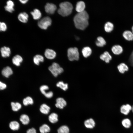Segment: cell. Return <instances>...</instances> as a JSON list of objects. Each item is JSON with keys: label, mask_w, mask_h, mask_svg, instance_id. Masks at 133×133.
Here are the masks:
<instances>
[{"label": "cell", "mask_w": 133, "mask_h": 133, "mask_svg": "<svg viewBox=\"0 0 133 133\" xmlns=\"http://www.w3.org/2000/svg\"><path fill=\"white\" fill-rule=\"evenodd\" d=\"M49 70L55 77H57L64 71L63 68L57 63H53L48 68Z\"/></svg>", "instance_id": "4"}, {"label": "cell", "mask_w": 133, "mask_h": 133, "mask_svg": "<svg viewBox=\"0 0 133 133\" xmlns=\"http://www.w3.org/2000/svg\"><path fill=\"white\" fill-rule=\"evenodd\" d=\"M85 8V4L84 2L82 1L78 2L76 4V10L78 13L84 11Z\"/></svg>", "instance_id": "13"}, {"label": "cell", "mask_w": 133, "mask_h": 133, "mask_svg": "<svg viewBox=\"0 0 133 133\" xmlns=\"http://www.w3.org/2000/svg\"><path fill=\"white\" fill-rule=\"evenodd\" d=\"M56 103L55 104L56 107L60 109H63L66 105V102L65 100L62 98H58L56 100Z\"/></svg>", "instance_id": "9"}, {"label": "cell", "mask_w": 133, "mask_h": 133, "mask_svg": "<svg viewBox=\"0 0 133 133\" xmlns=\"http://www.w3.org/2000/svg\"><path fill=\"white\" fill-rule=\"evenodd\" d=\"M104 28L105 31L106 32H109L113 30L114 28V25L111 22H108L105 24Z\"/></svg>", "instance_id": "32"}, {"label": "cell", "mask_w": 133, "mask_h": 133, "mask_svg": "<svg viewBox=\"0 0 133 133\" xmlns=\"http://www.w3.org/2000/svg\"><path fill=\"white\" fill-rule=\"evenodd\" d=\"M44 55L45 57L47 59H52L55 57L56 53L52 50L47 49L45 51Z\"/></svg>", "instance_id": "8"}, {"label": "cell", "mask_w": 133, "mask_h": 133, "mask_svg": "<svg viewBox=\"0 0 133 133\" xmlns=\"http://www.w3.org/2000/svg\"><path fill=\"white\" fill-rule=\"evenodd\" d=\"M33 19L34 20L39 19L41 17V13L40 11L37 9H34L31 12Z\"/></svg>", "instance_id": "19"}, {"label": "cell", "mask_w": 133, "mask_h": 133, "mask_svg": "<svg viewBox=\"0 0 133 133\" xmlns=\"http://www.w3.org/2000/svg\"><path fill=\"white\" fill-rule=\"evenodd\" d=\"M14 2L12 0H9L7 1V5L5 6L4 8L6 11L12 13L14 10Z\"/></svg>", "instance_id": "18"}, {"label": "cell", "mask_w": 133, "mask_h": 133, "mask_svg": "<svg viewBox=\"0 0 133 133\" xmlns=\"http://www.w3.org/2000/svg\"><path fill=\"white\" fill-rule=\"evenodd\" d=\"M10 128L13 130H18L19 127V125L18 122L16 121L11 122L9 124Z\"/></svg>", "instance_id": "27"}, {"label": "cell", "mask_w": 133, "mask_h": 133, "mask_svg": "<svg viewBox=\"0 0 133 133\" xmlns=\"http://www.w3.org/2000/svg\"><path fill=\"white\" fill-rule=\"evenodd\" d=\"M122 123L123 126L126 128H129L131 125L130 120L127 118L124 119L123 120Z\"/></svg>", "instance_id": "36"}, {"label": "cell", "mask_w": 133, "mask_h": 133, "mask_svg": "<svg viewBox=\"0 0 133 133\" xmlns=\"http://www.w3.org/2000/svg\"><path fill=\"white\" fill-rule=\"evenodd\" d=\"M56 86L64 91L66 90L68 88V84L65 83L62 81H60L57 83L56 84Z\"/></svg>", "instance_id": "31"}, {"label": "cell", "mask_w": 133, "mask_h": 133, "mask_svg": "<svg viewBox=\"0 0 133 133\" xmlns=\"http://www.w3.org/2000/svg\"><path fill=\"white\" fill-rule=\"evenodd\" d=\"M20 120L22 124L24 125L28 124L30 121L29 116L25 114H23L20 116Z\"/></svg>", "instance_id": "26"}, {"label": "cell", "mask_w": 133, "mask_h": 133, "mask_svg": "<svg viewBox=\"0 0 133 133\" xmlns=\"http://www.w3.org/2000/svg\"><path fill=\"white\" fill-rule=\"evenodd\" d=\"M117 68L119 72L121 73H124L125 71L128 70V66L124 63L120 64L117 66Z\"/></svg>", "instance_id": "29"}, {"label": "cell", "mask_w": 133, "mask_h": 133, "mask_svg": "<svg viewBox=\"0 0 133 133\" xmlns=\"http://www.w3.org/2000/svg\"><path fill=\"white\" fill-rule=\"evenodd\" d=\"M88 15L85 11L77 13L74 18V21L76 28L81 30L85 29L88 25Z\"/></svg>", "instance_id": "1"}, {"label": "cell", "mask_w": 133, "mask_h": 133, "mask_svg": "<svg viewBox=\"0 0 133 133\" xmlns=\"http://www.w3.org/2000/svg\"><path fill=\"white\" fill-rule=\"evenodd\" d=\"M123 35L126 40L130 41L133 40V33L132 32L126 30L123 33Z\"/></svg>", "instance_id": "23"}, {"label": "cell", "mask_w": 133, "mask_h": 133, "mask_svg": "<svg viewBox=\"0 0 133 133\" xmlns=\"http://www.w3.org/2000/svg\"><path fill=\"white\" fill-rule=\"evenodd\" d=\"M132 107L129 104L123 105L121 107L120 112L124 115H127L129 113L130 111L132 110Z\"/></svg>", "instance_id": "11"}, {"label": "cell", "mask_w": 133, "mask_h": 133, "mask_svg": "<svg viewBox=\"0 0 133 133\" xmlns=\"http://www.w3.org/2000/svg\"><path fill=\"white\" fill-rule=\"evenodd\" d=\"M132 112H133V106L132 107Z\"/></svg>", "instance_id": "43"}, {"label": "cell", "mask_w": 133, "mask_h": 133, "mask_svg": "<svg viewBox=\"0 0 133 133\" xmlns=\"http://www.w3.org/2000/svg\"><path fill=\"white\" fill-rule=\"evenodd\" d=\"M50 107L45 104H43L41 105L40 107V111L42 113L47 114L50 112Z\"/></svg>", "instance_id": "24"}, {"label": "cell", "mask_w": 133, "mask_h": 133, "mask_svg": "<svg viewBox=\"0 0 133 133\" xmlns=\"http://www.w3.org/2000/svg\"><path fill=\"white\" fill-rule=\"evenodd\" d=\"M39 130L41 133H47L50 132V129L47 125L45 124L40 127Z\"/></svg>", "instance_id": "30"}, {"label": "cell", "mask_w": 133, "mask_h": 133, "mask_svg": "<svg viewBox=\"0 0 133 133\" xmlns=\"http://www.w3.org/2000/svg\"><path fill=\"white\" fill-rule=\"evenodd\" d=\"M33 60L34 63L35 65H38L40 62H43L44 61V58L42 55L37 54L34 56Z\"/></svg>", "instance_id": "22"}, {"label": "cell", "mask_w": 133, "mask_h": 133, "mask_svg": "<svg viewBox=\"0 0 133 133\" xmlns=\"http://www.w3.org/2000/svg\"><path fill=\"white\" fill-rule=\"evenodd\" d=\"M1 55L4 57H8L11 53V51L9 47L4 46L2 47L0 50Z\"/></svg>", "instance_id": "12"}, {"label": "cell", "mask_w": 133, "mask_h": 133, "mask_svg": "<svg viewBox=\"0 0 133 133\" xmlns=\"http://www.w3.org/2000/svg\"><path fill=\"white\" fill-rule=\"evenodd\" d=\"M23 102L24 105L27 106L29 104H32L33 102L32 98L28 96L23 99Z\"/></svg>", "instance_id": "35"}, {"label": "cell", "mask_w": 133, "mask_h": 133, "mask_svg": "<svg viewBox=\"0 0 133 133\" xmlns=\"http://www.w3.org/2000/svg\"><path fill=\"white\" fill-rule=\"evenodd\" d=\"M13 73L11 68L9 66L4 68L2 71V74L4 76L8 78Z\"/></svg>", "instance_id": "17"}, {"label": "cell", "mask_w": 133, "mask_h": 133, "mask_svg": "<svg viewBox=\"0 0 133 133\" xmlns=\"http://www.w3.org/2000/svg\"><path fill=\"white\" fill-rule=\"evenodd\" d=\"M132 32L133 33V26L132 27Z\"/></svg>", "instance_id": "42"}, {"label": "cell", "mask_w": 133, "mask_h": 133, "mask_svg": "<svg viewBox=\"0 0 133 133\" xmlns=\"http://www.w3.org/2000/svg\"><path fill=\"white\" fill-rule=\"evenodd\" d=\"M111 50L112 52L115 54H119L121 53L123 50L122 47L119 45L113 46Z\"/></svg>", "instance_id": "20"}, {"label": "cell", "mask_w": 133, "mask_h": 133, "mask_svg": "<svg viewBox=\"0 0 133 133\" xmlns=\"http://www.w3.org/2000/svg\"><path fill=\"white\" fill-rule=\"evenodd\" d=\"M58 115L55 113H51L49 116V119L51 123H54L57 122L58 120Z\"/></svg>", "instance_id": "25"}, {"label": "cell", "mask_w": 133, "mask_h": 133, "mask_svg": "<svg viewBox=\"0 0 133 133\" xmlns=\"http://www.w3.org/2000/svg\"><path fill=\"white\" fill-rule=\"evenodd\" d=\"M106 44V41L102 37L99 36L97 37V40L96 42V44L97 46L102 47Z\"/></svg>", "instance_id": "28"}, {"label": "cell", "mask_w": 133, "mask_h": 133, "mask_svg": "<svg viewBox=\"0 0 133 133\" xmlns=\"http://www.w3.org/2000/svg\"><path fill=\"white\" fill-rule=\"evenodd\" d=\"M28 15L26 13H20L18 15V18L20 22L23 23H26L28 20Z\"/></svg>", "instance_id": "14"}, {"label": "cell", "mask_w": 133, "mask_h": 133, "mask_svg": "<svg viewBox=\"0 0 133 133\" xmlns=\"http://www.w3.org/2000/svg\"><path fill=\"white\" fill-rule=\"evenodd\" d=\"M23 60V59L22 57L18 55L14 56L12 59L13 63L17 66H20V63L22 62Z\"/></svg>", "instance_id": "15"}, {"label": "cell", "mask_w": 133, "mask_h": 133, "mask_svg": "<svg viewBox=\"0 0 133 133\" xmlns=\"http://www.w3.org/2000/svg\"><path fill=\"white\" fill-rule=\"evenodd\" d=\"M59 8L58 10V13L63 17L67 16L71 13L73 8L71 3L68 2L61 3L59 5Z\"/></svg>", "instance_id": "2"}, {"label": "cell", "mask_w": 133, "mask_h": 133, "mask_svg": "<svg viewBox=\"0 0 133 133\" xmlns=\"http://www.w3.org/2000/svg\"><path fill=\"white\" fill-rule=\"evenodd\" d=\"M26 133H36L35 129L33 128L28 129Z\"/></svg>", "instance_id": "38"}, {"label": "cell", "mask_w": 133, "mask_h": 133, "mask_svg": "<svg viewBox=\"0 0 133 133\" xmlns=\"http://www.w3.org/2000/svg\"><path fill=\"white\" fill-rule=\"evenodd\" d=\"M11 105L12 110L14 111H17L20 109L21 107V104L18 102H11Z\"/></svg>", "instance_id": "33"}, {"label": "cell", "mask_w": 133, "mask_h": 133, "mask_svg": "<svg viewBox=\"0 0 133 133\" xmlns=\"http://www.w3.org/2000/svg\"><path fill=\"white\" fill-rule=\"evenodd\" d=\"M6 87V84L0 81V90H2L5 89Z\"/></svg>", "instance_id": "39"}, {"label": "cell", "mask_w": 133, "mask_h": 133, "mask_svg": "<svg viewBox=\"0 0 133 133\" xmlns=\"http://www.w3.org/2000/svg\"><path fill=\"white\" fill-rule=\"evenodd\" d=\"M100 59L106 63H109L111 60L112 57L109 53L107 51H105L100 56Z\"/></svg>", "instance_id": "10"}, {"label": "cell", "mask_w": 133, "mask_h": 133, "mask_svg": "<svg viewBox=\"0 0 133 133\" xmlns=\"http://www.w3.org/2000/svg\"><path fill=\"white\" fill-rule=\"evenodd\" d=\"M84 124L86 128L89 129L93 128L95 125V121L91 118L86 120L84 122Z\"/></svg>", "instance_id": "16"}, {"label": "cell", "mask_w": 133, "mask_h": 133, "mask_svg": "<svg viewBox=\"0 0 133 133\" xmlns=\"http://www.w3.org/2000/svg\"><path fill=\"white\" fill-rule=\"evenodd\" d=\"M92 51L91 49L89 47H85L83 48L82 50V54L85 58H87L91 54Z\"/></svg>", "instance_id": "21"}, {"label": "cell", "mask_w": 133, "mask_h": 133, "mask_svg": "<svg viewBox=\"0 0 133 133\" xmlns=\"http://www.w3.org/2000/svg\"><path fill=\"white\" fill-rule=\"evenodd\" d=\"M67 56L70 61L78 60L79 59V54L77 48L76 47L69 48L67 51Z\"/></svg>", "instance_id": "3"}, {"label": "cell", "mask_w": 133, "mask_h": 133, "mask_svg": "<svg viewBox=\"0 0 133 133\" xmlns=\"http://www.w3.org/2000/svg\"><path fill=\"white\" fill-rule=\"evenodd\" d=\"M56 8V6L52 3H47L45 6V9L46 12L50 14H54Z\"/></svg>", "instance_id": "7"}, {"label": "cell", "mask_w": 133, "mask_h": 133, "mask_svg": "<svg viewBox=\"0 0 133 133\" xmlns=\"http://www.w3.org/2000/svg\"><path fill=\"white\" fill-rule=\"evenodd\" d=\"M20 2L22 4H25L28 1V0H20Z\"/></svg>", "instance_id": "41"}, {"label": "cell", "mask_w": 133, "mask_h": 133, "mask_svg": "<svg viewBox=\"0 0 133 133\" xmlns=\"http://www.w3.org/2000/svg\"><path fill=\"white\" fill-rule=\"evenodd\" d=\"M129 61L131 65L133 66V51L131 54Z\"/></svg>", "instance_id": "40"}, {"label": "cell", "mask_w": 133, "mask_h": 133, "mask_svg": "<svg viewBox=\"0 0 133 133\" xmlns=\"http://www.w3.org/2000/svg\"><path fill=\"white\" fill-rule=\"evenodd\" d=\"M51 23L52 20L51 18L49 17H46L38 21V25L40 28L46 30L51 25Z\"/></svg>", "instance_id": "5"}, {"label": "cell", "mask_w": 133, "mask_h": 133, "mask_svg": "<svg viewBox=\"0 0 133 133\" xmlns=\"http://www.w3.org/2000/svg\"><path fill=\"white\" fill-rule=\"evenodd\" d=\"M49 89V87L46 85H43L41 86L40 88V90L42 94L47 98H50L53 95V93L51 91L47 92L46 91Z\"/></svg>", "instance_id": "6"}, {"label": "cell", "mask_w": 133, "mask_h": 133, "mask_svg": "<svg viewBox=\"0 0 133 133\" xmlns=\"http://www.w3.org/2000/svg\"><path fill=\"white\" fill-rule=\"evenodd\" d=\"M58 133H69V130L66 126L63 125L60 127L57 130Z\"/></svg>", "instance_id": "34"}, {"label": "cell", "mask_w": 133, "mask_h": 133, "mask_svg": "<svg viewBox=\"0 0 133 133\" xmlns=\"http://www.w3.org/2000/svg\"><path fill=\"white\" fill-rule=\"evenodd\" d=\"M7 28L6 25L4 23L0 22V31H5Z\"/></svg>", "instance_id": "37"}]
</instances>
